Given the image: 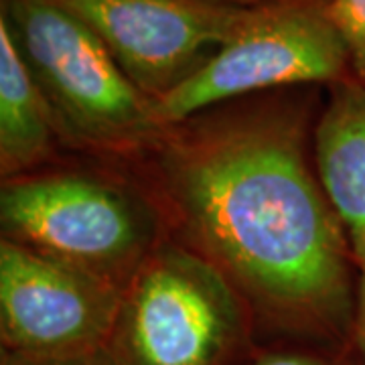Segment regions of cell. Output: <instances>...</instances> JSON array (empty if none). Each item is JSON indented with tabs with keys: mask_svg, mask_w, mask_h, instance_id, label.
<instances>
[{
	"mask_svg": "<svg viewBox=\"0 0 365 365\" xmlns=\"http://www.w3.org/2000/svg\"><path fill=\"white\" fill-rule=\"evenodd\" d=\"M0 23L53 106L63 143L114 157L150 153L167 130L155 102L81 19L53 0H0Z\"/></svg>",
	"mask_w": 365,
	"mask_h": 365,
	"instance_id": "2",
	"label": "cell"
},
{
	"mask_svg": "<svg viewBox=\"0 0 365 365\" xmlns=\"http://www.w3.org/2000/svg\"><path fill=\"white\" fill-rule=\"evenodd\" d=\"M314 170L365 276V86L353 76L329 86L314 126Z\"/></svg>",
	"mask_w": 365,
	"mask_h": 365,
	"instance_id": "8",
	"label": "cell"
},
{
	"mask_svg": "<svg viewBox=\"0 0 365 365\" xmlns=\"http://www.w3.org/2000/svg\"><path fill=\"white\" fill-rule=\"evenodd\" d=\"M331 0H262L250 6L205 66L155 102L163 128L215 106L300 86L351 78L349 51Z\"/></svg>",
	"mask_w": 365,
	"mask_h": 365,
	"instance_id": "5",
	"label": "cell"
},
{
	"mask_svg": "<svg viewBox=\"0 0 365 365\" xmlns=\"http://www.w3.org/2000/svg\"><path fill=\"white\" fill-rule=\"evenodd\" d=\"M124 287L39 250L0 242L2 349L73 355L104 349Z\"/></svg>",
	"mask_w": 365,
	"mask_h": 365,
	"instance_id": "6",
	"label": "cell"
},
{
	"mask_svg": "<svg viewBox=\"0 0 365 365\" xmlns=\"http://www.w3.org/2000/svg\"><path fill=\"white\" fill-rule=\"evenodd\" d=\"M2 237L126 287L169 237L150 193L91 170H35L2 181Z\"/></svg>",
	"mask_w": 365,
	"mask_h": 365,
	"instance_id": "4",
	"label": "cell"
},
{
	"mask_svg": "<svg viewBox=\"0 0 365 365\" xmlns=\"http://www.w3.org/2000/svg\"><path fill=\"white\" fill-rule=\"evenodd\" d=\"M63 143L55 110L0 23V173L2 181L35 173Z\"/></svg>",
	"mask_w": 365,
	"mask_h": 365,
	"instance_id": "9",
	"label": "cell"
},
{
	"mask_svg": "<svg viewBox=\"0 0 365 365\" xmlns=\"http://www.w3.org/2000/svg\"><path fill=\"white\" fill-rule=\"evenodd\" d=\"M329 9L347 45L351 76L365 86V0H331Z\"/></svg>",
	"mask_w": 365,
	"mask_h": 365,
	"instance_id": "11",
	"label": "cell"
},
{
	"mask_svg": "<svg viewBox=\"0 0 365 365\" xmlns=\"http://www.w3.org/2000/svg\"><path fill=\"white\" fill-rule=\"evenodd\" d=\"M0 365H114L104 349L73 355H31L0 349Z\"/></svg>",
	"mask_w": 365,
	"mask_h": 365,
	"instance_id": "12",
	"label": "cell"
},
{
	"mask_svg": "<svg viewBox=\"0 0 365 365\" xmlns=\"http://www.w3.org/2000/svg\"><path fill=\"white\" fill-rule=\"evenodd\" d=\"M102 39L126 78L157 102L217 53L254 4L225 0H53Z\"/></svg>",
	"mask_w": 365,
	"mask_h": 365,
	"instance_id": "7",
	"label": "cell"
},
{
	"mask_svg": "<svg viewBox=\"0 0 365 365\" xmlns=\"http://www.w3.org/2000/svg\"><path fill=\"white\" fill-rule=\"evenodd\" d=\"M225 2H235V4H258L262 0H225Z\"/></svg>",
	"mask_w": 365,
	"mask_h": 365,
	"instance_id": "14",
	"label": "cell"
},
{
	"mask_svg": "<svg viewBox=\"0 0 365 365\" xmlns=\"http://www.w3.org/2000/svg\"><path fill=\"white\" fill-rule=\"evenodd\" d=\"M250 365H365V349L355 341L347 345L276 343L256 347Z\"/></svg>",
	"mask_w": 365,
	"mask_h": 365,
	"instance_id": "10",
	"label": "cell"
},
{
	"mask_svg": "<svg viewBox=\"0 0 365 365\" xmlns=\"http://www.w3.org/2000/svg\"><path fill=\"white\" fill-rule=\"evenodd\" d=\"M254 337L232 282L169 235L126 282L106 351L114 365H250Z\"/></svg>",
	"mask_w": 365,
	"mask_h": 365,
	"instance_id": "3",
	"label": "cell"
},
{
	"mask_svg": "<svg viewBox=\"0 0 365 365\" xmlns=\"http://www.w3.org/2000/svg\"><path fill=\"white\" fill-rule=\"evenodd\" d=\"M314 86L215 106L144 157L170 235L211 262L278 343L355 341L359 270L307 158Z\"/></svg>",
	"mask_w": 365,
	"mask_h": 365,
	"instance_id": "1",
	"label": "cell"
},
{
	"mask_svg": "<svg viewBox=\"0 0 365 365\" xmlns=\"http://www.w3.org/2000/svg\"><path fill=\"white\" fill-rule=\"evenodd\" d=\"M355 343L365 349V276H359L357 317H355Z\"/></svg>",
	"mask_w": 365,
	"mask_h": 365,
	"instance_id": "13",
	"label": "cell"
}]
</instances>
